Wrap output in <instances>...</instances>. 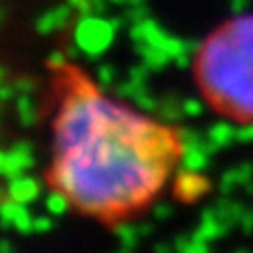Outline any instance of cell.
<instances>
[{"label": "cell", "mask_w": 253, "mask_h": 253, "mask_svg": "<svg viewBox=\"0 0 253 253\" xmlns=\"http://www.w3.org/2000/svg\"><path fill=\"white\" fill-rule=\"evenodd\" d=\"M239 177H241V186L243 184H247V181H251L253 179V163H249V161H245V163H241L239 167Z\"/></svg>", "instance_id": "4dcf8cb0"}, {"label": "cell", "mask_w": 253, "mask_h": 253, "mask_svg": "<svg viewBox=\"0 0 253 253\" xmlns=\"http://www.w3.org/2000/svg\"><path fill=\"white\" fill-rule=\"evenodd\" d=\"M137 230L141 239H146V236H152L154 226H152V221H141V224H137Z\"/></svg>", "instance_id": "74e56055"}, {"label": "cell", "mask_w": 253, "mask_h": 253, "mask_svg": "<svg viewBox=\"0 0 253 253\" xmlns=\"http://www.w3.org/2000/svg\"><path fill=\"white\" fill-rule=\"evenodd\" d=\"M247 4H249V0H230V9L234 15H243Z\"/></svg>", "instance_id": "8d00e7d4"}, {"label": "cell", "mask_w": 253, "mask_h": 253, "mask_svg": "<svg viewBox=\"0 0 253 253\" xmlns=\"http://www.w3.org/2000/svg\"><path fill=\"white\" fill-rule=\"evenodd\" d=\"M68 199H70V196L66 192L57 190V192H51L44 199V207H46V211H49L51 215H61V213H66L68 207H70V201Z\"/></svg>", "instance_id": "5bb4252c"}, {"label": "cell", "mask_w": 253, "mask_h": 253, "mask_svg": "<svg viewBox=\"0 0 253 253\" xmlns=\"http://www.w3.org/2000/svg\"><path fill=\"white\" fill-rule=\"evenodd\" d=\"M11 150H19V152H34V146H32L30 141H26V139H19V141H15V144L11 146Z\"/></svg>", "instance_id": "60d3db41"}, {"label": "cell", "mask_w": 253, "mask_h": 253, "mask_svg": "<svg viewBox=\"0 0 253 253\" xmlns=\"http://www.w3.org/2000/svg\"><path fill=\"white\" fill-rule=\"evenodd\" d=\"M181 108H184V114L190 118H196L205 112V104L196 97H184L181 99Z\"/></svg>", "instance_id": "cb8c5ba5"}, {"label": "cell", "mask_w": 253, "mask_h": 253, "mask_svg": "<svg viewBox=\"0 0 253 253\" xmlns=\"http://www.w3.org/2000/svg\"><path fill=\"white\" fill-rule=\"evenodd\" d=\"M239 228L243 230L245 236H251L253 234V211H245V215L241 217Z\"/></svg>", "instance_id": "1f68e13d"}, {"label": "cell", "mask_w": 253, "mask_h": 253, "mask_svg": "<svg viewBox=\"0 0 253 253\" xmlns=\"http://www.w3.org/2000/svg\"><path fill=\"white\" fill-rule=\"evenodd\" d=\"M171 249H175L171 243H156V245H154V251H156V253H169Z\"/></svg>", "instance_id": "ee69618b"}, {"label": "cell", "mask_w": 253, "mask_h": 253, "mask_svg": "<svg viewBox=\"0 0 253 253\" xmlns=\"http://www.w3.org/2000/svg\"><path fill=\"white\" fill-rule=\"evenodd\" d=\"M247 251H249L247 247H236V249H234V253H247Z\"/></svg>", "instance_id": "816d5d0a"}, {"label": "cell", "mask_w": 253, "mask_h": 253, "mask_svg": "<svg viewBox=\"0 0 253 253\" xmlns=\"http://www.w3.org/2000/svg\"><path fill=\"white\" fill-rule=\"evenodd\" d=\"M243 190H245V194L253 196V179H251V181H247V184H243Z\"/></svg>", "instance_id": "bcb514c9"}, {"label": "cell", "mask_w": 253, "mask_h": 253, "mask_svg": "<svg viewBox=\"0 0 253 253\" xmlns=\"http://www.w3.org/2000/svg\"><path fill=\"white\" fill-rule=\"evenodd\" d=\"M66 59H68L66 51H51V53H49V57H46V63H49L51 68L59 70V68H63V63H66Z\"/></svg>", "instance_id": "f1b7e54d"}, {"label": "cell", "mask_w": 253, "mask_h": 253, "mask_svg": "<svg viewBox=\"0 0 253 253\" xmlns=\"http://www.w3.org/2000/svg\"><path fill=\"white\" fill-rule=\"evenodd\" d=\"M123 15H125L126 23H129V26H133V23H139V21L148 19V17H150V11L146 9V4H129Z\"/></svg>", "instance_id": "603a6c76"}, {"label": "cell", "mask_w": 253, "mask_h": 253, "mask_svg": "<svg viewBox=\"0 0 253 253\" xmlns=\"http://www.w3.org/2000/svg\"><path fill=\"white\" fill-rule=\"evenodd\" d=\"M34 28H36V32H38L41 36H49L51 32L59 30V21H57V15H55V11H53V9H51V11H44L41 17L36 19Z\"/></svg>", "instance_id": "e0dca14e"}, {"label": "cell", "mask_w": 253, "mask_h": 253, "mask_svg": "<svg viewBox=\"0 0 253 253\" xmlns=\"http://www.w3.org/2000/svg\"><path fill=\"white\" fill-rule=\"evenodd\" d=\"M126 4H144V0H126Z\"/></svg>", "instance_id": "f907efd6"}, {"label": "cell", "mask_w": 253, "mask_h": 253, "mask_svg": "<svg viewBox=\"0 0 253 253\" xmlns=\"http://www.w3.org/2000/svg\"><path fill=\"white\" fill-rule=\"evenodd\" d=\"M152 72L144 61L137 63V66H131L129 68V78H133V81H139V83H146L148 81V74Z\"/></svg>", "instance_id": "484cf974"}, {"label": "cell", "mask_w": 253, "mask_h": 253, "mask_svg": "<svg viewBox=\"0 0 253 253\" xmlns=\"http://www.w3.org/2000/svg\"><path fill=\"white\" fill-rule=\"evenodd\" d=\"M158 49L167 51L171 59H175L177 55H181V53H188L186 51V41H181V38H177V36H171L169 32H167V36H165V41L161 42Z\"/></svg>", "instance_id": "7402d4cb"}, {"label": "cell", "mask_w": 253, "mask_h": 253, "mask_svg": "<svg viewBox=\"0 0 253 253\" xmlns=\"http://www.w3.org/2000/svg\"><path fill=\"white\" fill-rule=\"evenodd\" d=\"M13 86H15V91H17V95H19V93H28V95H32V93L38 89L36 81H34V78H30V76H19L17 81L13 83Z\"/></svg>", "instance_id": "d4e9b609"}, {"label": "cell", "mask_w": 253, "mask_h": 253, "mask_svg": "<svg viewBox=\"0 0 253 253\" xmlns=\"http://www.w3.org/2000/svg\"><path fill=\"white\" fill-rule=\"evenodd\" d=\"M152 215L158 221H165V219H169L173 215V207H171L169 203H156L154 207H152Z\"/></svg>", "instance_id": "4316f807"}, {"label": "cell", "mask_w": 253, "mask_h": 253, "mask_svg": "<svg viewBox=\"0 0 253 253\" xmlns=\"http://www.w3.org/2000/svg\"><path fill=\"white\" fill-rule=\"evenodd\" d=\"M91 2V11L95 15H104L106 13V6H108V0H89Z\"/></svg>", "instance_id": "f35d334b"}, {"label": "cell", "mask_w": 253, "mask_h": 253, "mask_svg": "<svg viewBox=\"0 0 253 253\" xmlns=\"http://www.w3.org/2000/svg\"><path fill=\"white\" fill-rule=\"evenodd\" d=\"M215 209L219 211V217L224 219L230 228L239 226L241 224V217L245 215V211H247V209L243 207V203L228 199V196H224V194H221V199L215 201Z\"/></svg>", "instance_id": "30bf717a"}, {"label": "cell", "mask_w": 253, "mask_h": 253, "mask_svg": "<svg viewBox=\"0 0 253 253\" xmlns=\"http://www.w3.org/2000/svg\"><path fill=\"white\" fill-rule=\"evenodd\" d=\"M146 89H148L146 83H139V81H133V78H126V81L118 83V84L114 86V93H116L121 99H133L137 93L146 91Z\"/></svg>", "instance_id": "2e32d148"}, {"label": "cell", "mask_w": 253, "mask_h": 253, "mask_svg": "<svg viewBox=\"0 0 253 253\" xmlns=\"http://www.w3.org/2000/svg\"><path fill=\"white\" fill-rule=\"evenodd\" d=\"M209 158L211 156L201 146H181V165L188 171L203 173L209 167Z\"/></svg>", "instance_id": "9c48e42d"}, {"label": "cell", "mask_w": 253, "mask_h": 253, "mask_svg": "<svg viewBox=\"0 0 253 253\" xmlns=\"http://www.w3.org/2000/svg\"><path fill=\"white\" fill-rule=\"evenodd\" d=\"M95 74H97V91H108L110 84L114 83L116 78V70L114 66H110V63H101V66H97V70H95Z\"/></svg>", "instance_id": "44dd1931"}, {"label": "cell", "mask_w": 253, "mask_h": 253, "mask_svg": "<svg viewBox=\"0 0 253 253\" xmlns=\"http://www.w3.org/2000/svg\"><path fill=\"white\" fill-rule=\"evenodd\" d=\"M199 74L217 106L253 116V15H241L209 38L201 49Z\"/></svg>", "instance_id": "6da1fadb"}, {"label": "cell", "mask_w": 253, "mask_h": 253, "mask_svg": "<svg viewBox=\"0 0 253 253\" xmlns=\"http://www.w3.org/2000/svg\"><path fill=\"white\" fill-rule=\"evenodd\" d=\"M114 236L121 241V247H118V253H129V251H135L137 247V239L139 230L135 224H129V221H118L114 226Z\"/></svg>", "instance_id": "8fae6325"}, {"label": "cell", "mask_w": 253, "mask_h": 253, "mask_svg": "<svg viewBox=\"0 0 253 253\" xmlns=\"http://www.w3.org/2000/svg\"><path fill=\"white\" fill-rule=\"evenodd\" d=\"M6 74H9V70H6V68H0V76H2V81H6Z\"/></svg>", "instance_id": "c3c4849f"}, {"label": "cell", "mask_w": 253, "mask_h": 253, "mask_svg": "<svg viewBox=\"0 0 253 253\" xmlns=\"http://www.w3.org/2000/svg\"><path fill=\"white\" fill-rule=\"evenodd\" d=\"M114 28L110 19H104L95 13H78L76 28H74V42L81 46L86 59H99L106 53L114 38Z\"/></svg>", "instance_id": "7a4b0ae2"}, {"label": "cell", "mask_w": 253, "mask_h": 253, "mask_svg": "<svg viewBox=\"0 0 253 253\" xmlns=\"http://www.w3.org/2000/svg\"><path fill=\"white\" fill-rule=\"evenodd\" d=\"M0 217H2V228H15L21 234L34 232V217L30 215L28 207L23 203H17L13 199H6L0 209Z\"/></svg>", "instance_id": "3957f363"}, {"label": "cell", "mask_w": 253, "mask_h": 253, "mask_svg": "<svg viewBox=\"0 0 253 253\" xmlns=\"http://www.w3.org/2000/svg\"><path fill=\"white\" fill-rule=\"evenodd\" d=\"M175 137L179 141V146H201L203 141L207 139L201 131L192 129V126H179L175 131Z\"/></svg>", "instance_id": "ac0fdd59"}, {"label": "cell", "mask_w": 253, "mask_h": 253, "mask_svg": "<svg viewBox=\"0 0 253 253\" xmlns=\"http://www.w3.org/2000/svg\"><path fill=\"white\" fill-rule=\"evenodd\" d=\"M181 99H184V97H179L175 91H169V93L163 95L161 104H158V110H156V114H158V118H161V123H165V125H175V123L181 121V116H186L184 114V108H181Z\"/></svg>", "instance_id": "52a82bcc"}, {"label": "cell", "mask_w": 253, "mask_h": 253, "mask_svg": "<svg viewBox=\"0 0 253 253\" xmlns=\"http://www.w3.org/2000/svg\"><path fill=\"white\" fill-rule=\"evenodd\" d=\"M173 63H175V68H177V70H188V68H190V63H192V59H190V53H181V55H177V57L173 59Z\"/></svg>", "instance_id": "d590c367"}, {"label": "cell", "mask_w": 253, "mask_h": 253, "mask_svg": "<svg viewBox=\"0 0 253 253\" xmlns=\"http://www.w3.org/2000/svg\"><path fill=\"white\" fill-rule=\"evenodd\" d=\"M201 49H203V46H201V42H199V41H194V38H192V41H186V51H188L190 55L201 53Z\"/></svg>", "instance_id": "7bdbcfd3"}, {"label": "cell", "mask_w": 253, "mask_h": 253, "mask_svg": "<svg viewBox=\"0 0 253 253\" xmlns=\"http://www.w3.org/2000/svg\"><path fill=\"white\" fill-rule=\"evenodd\" d=\"M232 228L226 224L224 219H211V221H199V228L190 234L192 241H205V243H211V241H217V239H224V236L230 232Z\"/></svg>", "instance_id": "ba28073f"}, {"label": "cell", "mask_w": 253, "mask_h": 253, "mask_svg": "<svg viewBox=\"0 0 253 253\" xmlns=\"http://www.w3.org/2000/svg\"><path fill=\"white\" fill-rule=\"evenodd\" d=\"M11 249H13V247H11V243H9V241H6V239H4V241H2V253H9Z\"/></svg>", "instance_id": "7dc6e473"}, {"label": "cell", "mask_w": 253, "mask_h": 253, "mask_svg": "<svg viewBox=\"0 0 253 253\" xmlns=\"http://www.w3.org/2000/svg\"><path fill=\"white\" fill-rule=\"evenodd\" d=\"M236 133H239V129H236L234 125L226 123V121H219V123H215V125H211V126H209L207 137L215 141L217 146L226 148V146H230L232 141L236 139Z\"/></svg>", "instance_id": "4fadbf2b"}, {"label": "cell", "mask_w": 253, "mask_h": 253, "mask_svg": "<svg viewBox=\"0 0 253 253\" xmlns=\"http://www.w3.org/2000/svg\"><path fill=\"white\" fill-rule=\"evenodd\" d=\"M236 141H243V144H249V141H253V123L241 126L239 133H236Z\"/></svg>", "instance_id": "d6a6232c"}, {"label": "cell", "mask_w": 253, "mask_h": 253, "mask_svg": "<svg viewBox=\"0 0 253 253\" xmlns=\"http://www.w3.org/2000/svg\"><path fill=\"white\" fill-rule=\"evenodd\" d=\"M0 97H2V101H11L13 97H17V91H15L13 83H6L2 84V89H0Z\"/></svg>", "instance_id": "e575fe53"}, {"label": "cell", "mask_w": 253, "mask_h": 253, "mask_svg": "<svg viewBox=\"0 0 253 253\" xmlns=\"http://www.w3.org/2000/svg\"><path fill=\"white\" fill-rule=\"evenodd\" d=\"M236 186H241V177H239V169L232 167V169H228L224 171V175H221L219 179V194H224V196H230Z\"/></svg>", "instance_id": "d6986e66"}, {"label": "cell", "mask_w": 253, "mask_h": 253, "mask_svg": "<svg viewBox=\"0 0 253 253\" xmlns=\"http://www.w3.org/2000/svg\"><path fill=\"white\" fill-rule=\"evenodd\" d=\"M156 28H158V23L152 17H148V19L139 21V23H133V26L129 28V36H131L133 42H146L148 36L152 34Z\"/></svg>", "instance_id": "9a60e30c"}, {"label": "cell", "mask_w": 253, "mask_h": 253, "mask_svg": "<svg viewBox=\"0 0 253 253\" xmlns=\"http://www.w3.org/2000/svg\"><path fill=\"white\" fill-rule=\"evenodd\" d=\"M110 23H112L114 30H121L125 23H126V19H125V15H121V17H110Z\"/></svg>", "instance_id": "f6af8a7d"}, {"label": "cell", "mask_w": 253, "mask_h": 253, "mask_svg": "<svg viewBox=\"0 0 253 253\" xmlns=\"http://www.w3.org/2000/svg\"><path fill=\"white\" fill-rule=\"evenodd\" d=\"M131 101L135 104V108H139L141 112H148V114L156 112V110H158V104H161V99H156L148 89H146V91H141V93H137Z\"/></svg>", "instance_id": "ffe728a7"}, {"label": "cell", "mask_w": 253, "mask_h": 253, "mask_svg": "<svg viewBox=\"0 0 253 253\" xmlns=\"http://www.w3.org/2000/svg\"><path fill=\"white\" fill-rule=\"evenodd\" d=\"M63 51H66V55H68L70 59H76L78 55L83 53V51H81V46H78L76 42H74V44H68V46H66V49H63Z\"/></svg>", "instance_id": "b9f144b4"}, {"label": "cell", "mask_w": 253, "mask_h": 253, "mask_svg": "<svg viewBox=\"0 0 253 253\" xmlns=\"http://www.w3.org/2000/svg\"><path fill=\"white\" fill-rule=\"evenodd\" d=\"M209 251V243L205 241H192L190 245V253H207Z\"/></svg>", "instance_id": "ab89813d"}, {"label": "cell", "mask_w": 253, "mask_h": 253, "mask_svg": "<svg viewBox=\"0 0 253 253\" xmlns=\"http://www.w3.org/2000/svg\"><path fill=\"white\" fill-rule=\"evenodd\" d=\"M207 188H209V181L203 179L199 173L188 171L184 165H181V167L177 169V184H175V190H177L179 199H184V201H194V199H199L203 192H207Z\"/></svg>", "instance_id": "277c9868"}, {"label": "cell", "mask_w": 253, "mask_h": 253, "mask_svg": "<svg viewBox=\"0 0 253 253\" xmlns=\"http://www.w3.org/2000/svg\"><path fill=\"white\" fill-rule=\"evenodd\" d=\"M190 245H192V236L190 234H177V239L173 241V247L179 253H190Z\"/></svg>", "instance_id": "f546056e"}, {"label": "cell", "mask_w": 253, "mask_h": 253, "mask_svg": "<svg viewBox=\"0 0 253 253\" xmlns=\"http://www.w3.org/2000/svg\"><path fill=\"white\" fill-rule=\"evenodd\" d=\"M41 194V184L34 177L28 175H19L13 179H6V199H13L17 203H34Z\"/></svg>", "instance_id": "5b68a950"}, {"label": "cell", "mask_w": 253, "mask_h": 253, "mask_svg": "<svg viewBox=\"0 0 253 253\" xmlns=\"http://www.w3.org/2000/svg\"><path fill=\"white\" fill-rule=\"evenodd\" d=\"M133 53L139 55L141 61L146 63V66L152 70V72H158V70H163L167 63L171 61L169 53L158 49V46L150 44V42H133Z\"/></svg>", "instance_id": "8992f818"}, {"label": "cell", "mask_w": 253, "mask_h": 253, "mask_svg": "<svg viewBox=\"0 0 253 253\" xmlns=\"http://www.w3.org/2000/svg\"><path fill=\"white\" fill-rule=\"evenodd\" d=\"M66 2L72 6V9H76L78 13H93L89 0H66Z\"/></svg>", "instance_id": "836d02e7"}, {"label": "cell", "mask_w": 253, "mask_h": 253, "mask_svg": "<svg viewBox=\"0 0 253 253\" xmlns=\"http://www.w3.org/2000/svg\"><path fill=\"white\" fill-rule=\"evenodd\" d=\"M15 108H17L19 123L23 126H34L38 123V112H36L34 99H32L28 93H19L17 97H15Z\"/></svg>", "instance_id": "7c38bea8"}, {"label": "cell", "mask_w": 253, "mask_h": 253, "mask_svg": "<svg viewBox=\"0 0 253 253\" xmlns=\"http://www.w3.org/2000/svg\"><path fill=\"white\" fill-rule=\"evenodd\" d=\"M53 219L51 217H46V215H38V217H34V232H38V234H42V232H49V230H53Z\"/></svg>", "instance_id": "83f0119b"}, {"label": "cell", "mask_w": 253, "mask_h": 253, "mask_svg": "<svg viewBox=\"0 0 253 253\" xmlns=\"http://www.w3.org/2000/svg\"><path fill=\"white\" fill-rule=\"evenodd\" d=\"M110 4H126V0H108Z\"/></svg>", "instance_id": "681fc988"}]
</instances>
